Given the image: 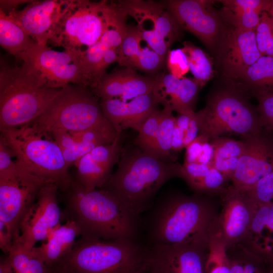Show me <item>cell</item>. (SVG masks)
Masks as SVG:
<instances>
[{"instance_id": "13", "label": "cell", "mask_w": 273, "mask_h": 273, "mask_svg": "<svg viewBox=\"0 0 273 273\" xmlns=\"http://www.w3.org/2000/svg\"><path fill=\"white\" fill-rule=\"evenodd\" d=\"M208 252V239L173 245L152 244L149 248L147 271L206 273Z\"/></svg>"}, {"instance_id": "12", "label": "cell", "mask_w": 273, "mask_h": 273, "mask_svg": "<svg viewBox=\"0 0 273 273\" xmlns=\"http://www.w3.org/2000/svg\"><path fill=\"white\" fill-rule=\"evenodd\" d=\"M58 190L52 183L42 186L34 203L21 224L20 236L13 245L30 250L37 242L46 241L61 225L64 215L58 203Z\"/></svg>"}, {"instance_id": "21", "label": "cell", "mask_w": 273, "mask_h": 273, "mask_svg": "<svg viewBox=\"0 0 273 273\" xmlns=\"http://www.w3.org/2000/svg\"><path fill=\"white\" fill-rule=\"evenodd\" d=\"M154 77L152 94L157 105L180 114L194 111L201 87L194 78H178L165 72H160Z\"/></svg>"}, {"instance_id": "46", "label": "cell", "mask_w": 273, "mask_h": 273, "mask_svg": "<svg viewBox=\"0 0 273 273\" xmlns=\"http://www.w3.org/2000/svg\"><path fill=\"white\" fill-rule=\"evenodd\" d=\"M228 14L235 28L245 31H255L260 23L261 14L255 11H250Z\"/></svg>"}, {"instance_id": "42", "label": "cell", "mask_w": 273, "mask_h": 273, "mask_svg": "<svg viewBox=\"0 0 273 273\" xmlns=\"http://www.w3.org/2000/svg\"><path fill=\"white\" fill-rule=\"evenodd\" d=\"M228 13L255 11L262 14L268 12L272 1L270 0H226L221 1Z\"/></svg>"}, {"instance_id": "35", "label": "cell", "mask_w": 273, "mask_h": 273, "mask_svg": "<svg viewBox=\"0 0 273 273\" xmlns=\"http://www.w3.org/2000/svg\"><path fill=\"white\" fill-rule=\"evenodd\" d=\"M7 257L15 273H49L50 268L32 249L13 245Z\"/></svg>"}, {"instance_id": "49", "label": "cell", "mask_w": 273, "mask_h": 273, "mask_svg": "<svg viewBox=\"0 0 273 273\" xmlns=\"http://www.w3.org/2000/svg\"><path fill=\"white\" fill-rule=\"evenodd\" d=\"M0 273H15L7 256L5 259H1Z\"/></svg>"}, {"instance_id": "53", "label": "cell", "mask_w": 273, "mask_h": 273, "mask_svg": "<svg viewBox=\"0 0 273 273\" xmlns=\"http://www.w3.org/2000/svg\"><path fill=\"white\" fill-rule=\"evenodd\" d=\"M271 273H273V270H272V272Z\"/></svg>"}, {"instance_id": "28", "label": "cell", "mask_w": 273, "mask_h": 273, "mask_svg": "<svg viewBox=\"0 0 273 273\" xmlns=\"http://www.w3.org/2000/svg\"><path fill=\"white\" fill-rule=\"evenodd\" d=\"M210 142L214 148L212 166L223 175L226 182L231 181L244 151L243 142L222 136Z\"/></svg>"}, {"instance_id": "4", "label": "cell", "mask_w": 273, "mask_h": 273, "mask_svg": "<svg viewBox=\"0 0 273 273\" xmlns=\"http://www.w3.org/2000/svg\"><path fill=\"white\" fill-rule=\"evenodd\" d=\"M0 139L12 150L25 171L66 192L73 178L60 147L51 133L29 123L1 130Z\"/></svg>"}, {"instance_id": "19", "label": "cell", "mask_w": 273, "mask_h": 273, "mask_svg": "<svg viewBox=\"0 0 273 273\" xmlns=\"http://www.w3.org/2000/svg\"><path fill=\"white\" fill-rule=\"evenodd\" d=\"M122 148L120 135L113 143L93 149L74 164L75 180L86 190L102 188L118 162Z\"/></svg>"}, {"instance_id": "43", "label": "cell", "mask_w": 273, "mask_h": 273, "mask_svg": "<svg viewBox=\"0 0 273 273\" xmlns=\"http://www.w3.org/2000/svg\"><path fill=\"white\" fill-rule=\"evenodd\" d=\"M258 101L257 110L265 128L273 129V90H251Z\"/></svg>"}, {"instance_id": "32", "label": "cell", "mask_w": 273, "mask_h": 273, "mask_svg": "<svg viewBox=\"0 0 273 273\" xmlns=\"http://www.w3.org/2000/svg\"><path fill=\"white\" fill-rule=\"evenodd\" d=\"M167 108L161 110L158 130L154 144L152 155L163 161L174 162L171 154L172 141L175 117Z\"/></svg>"}, {"instance_id": "47", "label": "cell", "mask_w": 273, "mask_h": 273, "mask_svg": "<svg viewBox=\"0 0 273 273\" xmlns=\"http://www.w3.org/2000/svg\"><path fill=\"white\" fill-rule=\"evenodd\" d=\"M13 242V239L7 226L0 220V248L2 251L7 255L12 249Z\"/></svg>"}, {"instance_id": "27", "label": "cell", "mask_w": 273, "mask_h": 273, "mask_svg": "<svg viewBox=\"0 0 273 273\" xmlns=\"http://www.w3.org/2000/svg\"><path fill=\"white\" fill-rule=\"evenodd\" d=\"M179 178L195 194L220 195L226 189L224 185L226 181L224 176L211 165L184 162L181 166Z\"/></svg>"}, {"instance_id": "29", "label": "cell", "mask_w": 273, "mask_h": 273, "mask_svg": "<svg viewBox=\"0 0 273 273\" xmlns=\"http://www.w3.org/2000/svg\"><path fill=\"white\" fill-rule=\"evenodd\" d=\"M36 43L9 15L0 10V44L20 60L21 56Z\"/></svg>"}, {"instance_id": "18", "label": "cell", "mask_w": 273, "mask_h": 273, "mask_svg": "<svg viewBox=\"0 0 273 273\" xmlns=\"http://www.w3.org/2000/svg\"><path fill=\"white\" fill-rule=\"evenodd\" d=\"M70 0L33 1L8 14L38 44L47 46Z\"/></svg>"}, {"instance_id": "6", "label": "cell", "mask_w": 273, "mask_h": 273, "mask_svg": "<svg viewBox=\"0 0 273 273\" xmlns=\"http://www.w3.org/2000/svg\"><path fill=\"white\" fill-rule=\"evenodd\" d=\"M60 89L47 87L24 65L1 63L0 130L29 123L39 117Z\"/></svg>"}, {"instance_id": "9", "label": "cell", "mask_w": 273, "mask_h": 273, "mask_svg": "<svg viewBox=\"0 0 273 273\" xmlns=\"http://www.w3.org/2000/svg\"><path fill=\"white\" fill-rule=\"evenodd\" d=\"M116 2L70 0L49 42L84 51L98 42L119 14Z\"/></svg>"}, {"instance_id": "2", "label": "cell", "mask_w": 273, "mask_h": 273, "mask_svg": "<svg viewBox=\"0 0 273 273\" xmlns=\"http://www.w3.org/2000/svg\"><path fill=\"white\" fill-rule=\"evenodd\" d=\"M65 194L64 218L73 221L80 238L90 240L138 239L141 220L103 189L86 190L75 179Z\"/></svg>"}, {"instance_id": "44", "label": "cell", "mask_w": 273, "mask_h": 273, "mask_svg": "<svg viewBox=\"0 0 273 273\" xmlns=\"http://www.w3.org/2000/svg\"><path fill=\"white\" fill-rule=\"evenodd\" d=\"M165 62L164 59L149 47H143L134 69L149 74L157 73L164 66Z\"/></svg>"}, {"instance_id": "15", "label": "cell", "mask_w": 273, "mask_h": 273, "mask_svg": "<svg viewBox=\"0 0 273 273\" xmlns=\"http://www.w3.org/2000/svg\"><path fill=\"white\" fill-rule=\"evenodd\" d=\"M241 140L244 149L231 181L233 188L245 191L273 171V134L264 128Z\"/></svg>"}, {"instance_id": "38", "label": "cell", "mask_w": 273, "mask_h": 273, "mask_svg": "<svg viewBox=\"0 0 273 273\" xmlns=\"http://www.w3.org/2000/svg\"><path fill=\"white\" fill-rule=\"evenodd\" d=\"M160 116L161 110L157 109L155 110L145 121L133 141L134 145L151 155Z\"/></svg>"}, {"instance_id": "37", "label": "cell", "mask_w": 273, "mask_h": 273, "mask_svg": "<svg viewBox=\"0 0 273 273\" xmlns=\"http://www.w3.org/2000/svg\"><path fill=\"white\" fill-rule=\"evenodd\" d=\"M185 148L184 162L212 165L214 148L207 137L199 134Z\"/></svg>"}, {"instance_id": "45", "label": "cell", "mask_w": 273, "mask_h": 273, "mask_svg": "<svg viewBox=\"0 0 273 273\" xmlns=\"http://www.w3.org/2000/svg\"><path fill=\"white\" fill-rule=\"evenodd\" d=\"M169 73L181 78L190 71L187 56L182 48L170 50L165 60Z\"/></svg>"}, {"instance_id": "23", "label": "cell", "mask_w": 273, "mask_h": 273, "mask_svg": "<svg viewBox=\"0 0 273 273\" xmlns=\"http://www.w3.org/2000/svg\"><path fill=\"white\" fill-rule=\"evenodd\" d=\"M155 77L138 74L135 69L126 67L106 74L100 84L91 89L100 100L118 99L129 101L152 93Z\"/></svg>"}, {"instance_id": "16", "label": "cell", "mask_w": 273, "mask_h": 273, "mask_svg": "<svg viewBox=\"0 0 273 273\" xmlns=\"http://www.w3.org/2000/svg\"><path fill=\"white\" fill-rule=\"evenodd\" d=\"M179 25L208 47H214L220 36L222 25L210 7V1L169 0L163 1Z\"/></svg>"}, {"instance_id": "36", "label": "cell", "mask_w": 273, "mask_h": 273, "mask_svg": "<svg viewBox=\"0 0 273 273\" xmlns=\"http://www.w3.org/2000/svg\"><path fill=\"white\" fill-rule=\"evenodd\" d=\"M140 32L136 26H127L122 42L118 48L117 63L120 67L134 69L135 62L143 48Z\"/></svg>"}, {"instance_id": "7", "label": "cell", "mask_w": 273, "mask_h": 273, "mask_svg": "<svg viewBox=\"0 0 273 273\" xmlns=\"http://www.w3.org/2000/svg\"><path fill=\"white\" fill-rule=\"evenodd\" d=\"M238 87H219L207 96L205 107L196 112L199 134L210 140L227 133L249 136L264 129L257 108L251 104L246 88Z\"/></svg>"}, {"instance_id": "17", "label": "cell", "mask_w": 273, "mask_h": 273, "mask_svg": "<svg viewBox=\"0 0 273 273\" xmlns=\"http://www.w3.org/2000/svg\"><path fill=\"white\" fill-rule=\"evenodd\" d=\"M222 208L218 222L226 247L231 246L248 235L257 205L244 192L232 186L220 195Z\"/></svg>"}, {"instance_id": "31", "label": "cell", "mask_w": 273, "mask_h": 273, "mask_svg": "<svg viewBox=\"0 0 273 273\" xmlns=\"http://www.w3.org/2000/svg\"><path fill=\"white\" fill-rule=\"evenodd\" d=\"M240 79L251 90H273V57L261 56L243 73Z\"/></svg>"}, {"instance_id": "33", "label": "cell", "mask_w": 273, "mask_h": 273, "mask_svg": "<svg viewBox=\"0 0 273 273\" xmlns=\"http://www.w3.org/2000/svg\"><path fill=\"white\" fill-rule=\"evenodd\" d=\"M183 50L186 53L190 71L200 87H203L213 76L212 62L206 53L190 41L183 42Z\"/></svg>"}, {"instance_id": "52", "label": "cell", "mask_w": 273, "mask_h": 273, "mask_svg": "<svg viewBox=\"0 0 273 273\" xmlns=\"http://www.w3.org/2000/svg\"><path fill=\"white\" fill-rule=\"evenodd\" d=\"M271 132H272V134H273V129L271 130Z\"/></svg>"}, {"instance_id": "39", "label": "cell", "mask_w": 273, "mask_h": 273, "mask_svg": "<svg viewBox=\"0 0 273 273\" xmlns=\"http://www.w3.org/2000/svg\"><path fill=\"white\" fill-rule=\"evenodd\" d=\"M257 206L247 236L257 237L266 229L273 242V202Z\"/></svg>"}, {"instance_id": "25", "label": "cell", "mask_w": 273, "mask_h": 273, "mask_svg": "<svg viewBox=\"0 0 273 273\" xmlns=\"http://www.w3.org/2000/svg\"><path fill=\"white\" fill-rule=\"evenodd\" d=\"M69 133L60 144L68 168L95 148L112 143L121 135L94 129Z\"/></svg>"}, {"instance_id": "40", "label": "cell", "mask_w": 273, "mask_h": 273, "mask_svg": "<svg viewBox=\"0 0 273 273\" xmlns=\"http://www.w3.org/2000/svg\"><path fill=\"white\" fill-rule=\"evenodd\" d=\"M255 36L261 56L273 57V19L267 12L261 14L260 23L255 30Z\"/></svg>"}, {"instance_id": "11", "label": "cell", "mask_w": 273, "mask_h": 273, "mask_svg": "<svg viewBox=\"0 0 273 273\" xmlns=\"http://www.w3.org/2000/svg\"><path fill=\"white\" fill-rule=\"evenodd\" d=\"M116 3L126 16L136 20L138 25L147 22L152 24L151 30L138 29L148 47L165 60L171 46L180 38L181 27L164 2L124 0Z\"/></svg>"}, {"instance_id": "41", "label": "cell", "mask_w": 273, "mask_h": 273, "mask_svg": "<svg viewBox=\"0 0 273 273\" xmlns=\"http://www.w3.org/2000/svg\"><path fill=\"white\" fill-rule=\"evenodd\" d=\"M243 192L257 205L273 202V171L261 178L251 188Z\"/></svg>"}, {"instance_id": "34", "label": "cell", "mask_w": 273, "mask_h": 273, "mask_svg": "<svg viewBox=\"0 0 273 273\" xmlns=\"http://www.w3.org/2000/svg\"><path fill=\"white\" fill-rule=\"evenodd\" d=\"M199 133V127L196 112L178 114L175 117L173 132L172 151H179L185 148Z\"/></svg>"}, {"instance_id": "5", "label": "cell", "mask_w": 273, "mask_h": 273, "mask_svg": "<svg viewBox=\"0 0 273 273\" xmlns=\"http://www.w3.org/2000/svg\"><path fill=\"white\" fill-rule=\"evenodd\" d=\"M149 248L135 239L80 238L57 264L69 273H144Z\"/></svg>"}, {"instance_id": "1", "label": "cell", "mask_w": 273, "mask_h": 273, "mask_svg": "<svg viewBox=\"0 0 273 273\" xmlns=\"http://www.w3.org/2000/svg\"><path fill=\"white\" fill-rule=\"evenodd\" d=\"M149 210L146 227L152 245L207 240L219 213L208 197L179 192L164 195Z\"/></svg>"}, {"instance_id": "3", "label": "cell", "mask_w": 273, "mask_h": 273, "mask_svg": "<svg viewBox=\"0 0 273 273\" xmlns=\"http://www.w3.org/2000/svg\"><path fill=\"white\" fill-rule=\"evenodd\" d=\"M117 169L103 189L136 215L149 210L162 186L179 177L181 165L163 161L133 144L122 148Z\"/></svg>"}, {"instance_id": "20", "label": "cell", "mask_w": 273, "mask_h": 273, "mask_svg": "<svg viewBox=\"0 0 273 273\" xmlns=\"http://www.w3.org/2000/svg\"><path fill=\"white\" fill-rule=\"evenodd\" d=\"M219 56L225 75L240 78L261 56L256 41L255 31L235 28L220 43Z\"/></svg>"}, {"instance_id": "22", "label": "cell", "mask_w": 273, "mask_h": 273, "mask_svg": "<svg viewBox=\"0 0 273 273\" xmlns=\"http://www.w3.org/2000/svg\"><path fill=\"white\" fill-rule=\"evenodd\" d=\"M99 101L104 116L119 133L128 128L139 132L145 121L157 109L152 93L129 101L104 99Z\"/></svg>"}, {"instance_id": "50", "label": "cell", "mask_w": 273, "mask_h": 273, "mask_svg": "<svg viewBox=\"0 0 273 273\" xmlns=\"http://www.w3.org/2000/svg\"><path fill=\"white\" fill-rule=\"evenodd\" d=\"M49 273H69L68 271L66 270L63 267H62L60 265L57 264L54 266L50 268Z\"/></svg>"}, {"instance_id": "14", "label": "cell", "mask_w": 273, "mask_h": 273, "mask_svg": "<svg viewBox=\"0 0 273 273\" xmlns=\"http://www.w3.org/2000/svg\"><path fill=\"white\" fill-rule=\"evenodd\" d=\"M44 184L26 171L19 178L0 180V220L7 226L13 244L20 236L23 219Z\"/></svg>"}, {"instance_id": "26", "label": "cell", "mask_w": 273, "mask_h": 273, "mask_svg": "<svg viewBox=\"0 0 273 273\" xmlns=\"http://www.w3.org/2000/svg\"><path fill=\"white\" fill-rule=\"evenodd\" d=\"M80 231L72 220L66 222L54 230L47 239V242L32 250L49 267L57 265L73 249Z\"/></svg>"}, {"instance_id": "10", "label": "cell", "mask_w": 273, "mask_h": 273, "mask_svg": "<svg viewBox=\"0 0 273 273\" xmlns=\"http://www.w3.org/2000/svg\"><path fill=\"white\" fill-rule=\"evenodd\" d=\"M82 52L67 50L60 52L35 43L20 60L48 87L60 89L70 84L86 86Z\"/></svg>"}, {"instance_id": "8", "label": "cell", "mask_w": 273, "mask_h": 273, "mask_svg": "<svg viewBox=\"0 0 273 273\" xmlns=\"http://www.w3.org/2000/svg\"><path fill=\"white\" fill-rule=\"evenodd\" d=\"M30 123L50 133L90 129L119 133L104 116L99 99L92 90L76 84L61 88L44 111Z\"/></svg>"}, {"instance_id": "48", "label": "cell", "mask_w": 273, "mask_h": 273, "mask_svg": "<svg viewBox=\"0 0 273 273\" xmlns=\"http://www.w3.org/2000/svg\"><path fill=\"white\" fill-rule=\"evenodd\" d=\"M33 1L27 0H1L0 10L6 14L16 10V8L20 5L28 3L29 4Z\"/></svg>"}, {"instance_id": "30", "label": "cell", "mask_w": 273, "mask_h": 273, "mask_svg": "<svg viewBox=\"0 0 273 273\" xmlns=\"http://www.w3.org/2000/svg\"><path fill=\"white\" fill-rule=\"evenodd\" d=\"M206 273H230L226 247L219 229L218 217L209 233Z\"/></svg>"}, {"instance_id": "24", "label": "cell", "mask_w": 273, "mask_h": 273, "mask_svg": "<svg viewBox=\"0 0 273 273\" xmlns=\"http://www.w3.org/2000/svg\"><path fill=\"white\" fill-rule=\"evenodd\" d=\"M230 273H271L273 250L246 237L228 247Z\"/></svg>"}, {"instance_id": "51", "label": "cell", "mask_w": 273, "mask_h": 273, "mask_svg": "<svg viewBox=\"0 0 273 273\" xmlns=\"http://www.w3.org/2000/svg\"><path fill=\"white\" fill-rule=\"evenodd\" d=\"M144 273H148V272L147 271V270H146V271L145 272H144Z\"/></svg>"}]
</instances>
